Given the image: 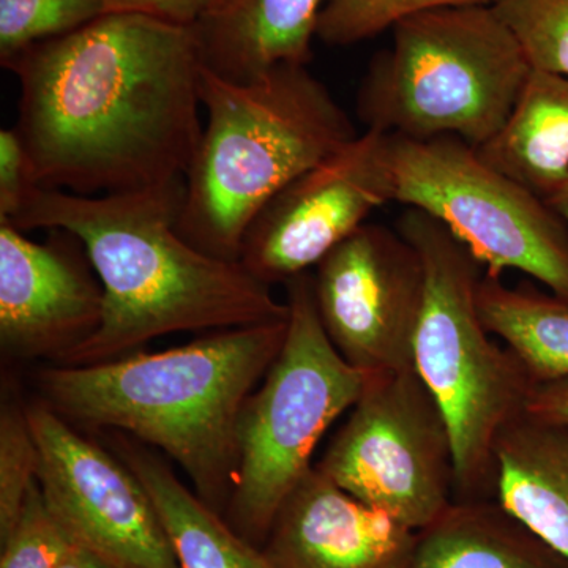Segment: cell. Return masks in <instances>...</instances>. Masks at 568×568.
<instances>
[{"instance_id": "obj_21", "label": "cell", "mask_w": 568, "mask_h": 568, "mask_svg": "<svg viewBox=\"0 0 568 568\" xmlns=\"http://www.w3.org/2000/svg\"><path fill=\"white\" fill-rule=\"evenodd\" d=\"M102 14V0H0V62L78 31Z\"/></svg>"}, {"instance_id": "obj_12", "label": "cell", "mask_w": 568, "mask_h": 568, "mask_svg": "<svg viewBox=\"0 0 568 568\" xmlns=\"http://www.w3.org/2000/svg\"><path fill=\"white\" fill-rule=\"evenodd\" d=\"M390 134L365 130L268 201L245 234L241 263L267 284L306 274L394 201Z\"/></svg>"}, {"instance_id": "obj_14", "label": "cell", "mask_w": 568, "mask_h": 568, "mask_svg": "<svg viewBox=\"0 0 568 568\" xmlns=\"http://www.w3.org/2000/svg\"><path fill=\"white\" fill-rule=\"evenodd\" d=\"M416 540L417 530L313 466L284 500L263 551L275 568H407Z\"/></svg>"}, {"instance_id": "obj_29", "label": "cell", "mask_w": 568, "mask_h": 568, "mask_svg": "<svg viewBox=\"0 0 568 568\" xmlns=\"http://www.w3.org/2000/svg\"><path fill=\"white\" fill-rule=\"evenodd\" d=\"M58 568H119L110 560L102 558V556L93 552L92 549L82 547L80 544H74L70 549L69 555L62 560L61 566Z\"/></svg>"}, {"instance_id": "obj_10", "label": "cell", "mask_w": 568, "mask_h": 568, "mask_svg": "<svg viewBox=\"0 0 568 568\" xmlns=\"http://www.w3.org/2000/svg\"><path fill=\"white\" fill-rule=\"evenodd\" d=\"M313 291L325 334L347 364L368 373L416 368L425 271L398 230L362 224L316 264Z\"/></svg>"}, {"instance_id": "obj_23", "label": "cell", "mask_w": 568, "mask_h": 568, "mask_svg": "<svg viewBox=\"0 0 568 568\" xmlns=\"http://www.w3.org/2000/svg\"><path fill=\"white\" fill-rule=\"evenodd\" d=\"M532 70L568 77V0H493Z\"/></svg>"}, {"instance_id": "obj_2", "label": "cell", "mask_w": 568, "mask_h": 568, "mask_svg": "<svg viewBox=\"0 0 568 568\" xmlns=\"http://www.w3.org/2000/svg\"><path fill=\"white\" fill-rule=\"evenodd\" d=\"M185 181L142 192L80 196L37 186L11 226L80 237L103 284L102 327L59 364L84 366L136 353L159 336L280 323L287 302L241 261L201 252L178 230Z\"/></svg>"}, {"instance_id": "obj_9", "label": "cell", "mask_w": 568, "mask_h": 568, "mask_svg": "<svg viewBox=\"0 0 568 568\" xmlns=\"http://www.w3.org/2000/svg\"><path fill=\"white\" fill-rule=\"evenodd\" d=\"M315 466L414 530L435 521L455 489L450 428L416 368L372 375Z\"/></svg>"}, {"instance_id": "obj_4", "label": "cell", "mask_w": 568, "mask_h": 568, "mask_svg": "<svg viewBox=\"0 0 568 568\" xmlns=\"http://www.w3.org/2000/svg\"><path fill=\"white\" fill-rule=\"evenodd\" d=\"M201 100L207 122L185 175L178 230L201 252L241 261L245 234L268 201L358 133L327 85L298 63L248 82L203 69Z\"/></svg>"}, {"instance_id": "obj_5", "label": "cell", "mask_w": 568, "mask_h": 568, "mask_svg": "<svg viewBox=\"0 0 568 568\" xmlns=\"http://www.w3.org/2000/svg\"><path fill=\"white\" fill-rule=\"evenodd\" d=\"M398 233L425 271L414 365L450 428L455 489L462 499L495 491L497 436L525 414L534 383L517 355L500 347L478 310L481 264L444 224L409 207Z\"/></svg>"}, {"instance_id": "obj_3", "label": "cell", "mask_w": 568, "mask_h": 568, "mask_svg": "<svg viewBox=\"0 0 568 568\" xmlns=\"http://www.w3.org/2000/svg\"><path fill=\"white\" fill-rule=\"evenodd\" d=\"M287 320L102 364H51L37 372L39 399L71 425L125 433L162 450L224 517L241 462L242 410L278 357Z\"/></svg>"}, {"instance_id": "obj_13", "label": "cell", "mask_w": 568, "mask_h": 568, "mask_svg": "<svg viewBox=\"0 0 568 568\" xmlns=\"http://www.w3.org/2000/svg\"><path fill=\"white\" fill-rule=\"evenodd\" d=\"M103 284L73 233L31 241L0 223V347L17 361L59 364L102 327Z\"/></svg>"}, {"instance_id": "obj_25", "label": "cell", "mask_w": 568, "mask_h": 568, "mask_svg": "<svg viewBox=\"0 0 568 568\" xmlns=\"http://www.w3.org/2000/svg\"><path fill=\"white\" fill-rule=\"evenodd\" d=\"M0 541V568H58L77 544L52 514L39 481L29 491L17 525Z\"/></svg>"}, {"instance_id": "obj_31", "label": "cell", "mask_w": 568, "mask_h": 568, "mask_svg": "<svg viewBox=\"0 0 568 568\" xmlns=\"http://www.w3.org/2000/svg\"><path fill=\"white\" fill-rule=\"evenodd\" d=\"M213 2H215V0H213Z\"/></svg>"}, {"instance_id": "obj_28", "label": "cell", "mask_w": 568, "mask_h": 568, "mask_svg": "<svg viewBox=\"0 0 568 568\" xmlns=\"http://www.w3.org/2000/svg\"><path fill=\"white\" fill-rule=\"evenodd\" d=\"M525 413L549 424L568 425V376L536 384Z\"/></svg>"}, {"instance_id": "obj_15", "label": "cell", "mask_w": 568, "mask_h": 568, "mask_svg": "<svg viewBox=\"0 0 568 568\" xmlns=\"http://www.w3.org/2000/svg\"><path fill=\"white\" fill-rule=\"evenodd\" d=\"M327 0H215L193 26L204 69L256 80L280 63L308 65Z\"/></svg>"}, {"instance_id": "obj_16", "label": "cell", "mask_w": 568, "mask_h": 568, "mask_svg": "<svg viewBox=\"0 0 568 568\" xmlns=\"http://www.w3.org/2000/svg\"><path fill=\"white\" fill-rule=\"evenodd\" d=\"M497 500L568 560V425L521 414L495 446Z\"/></svg>"}, {"instance_id": "obj_11", "label": "cell", "mask_w": 568, "mask_h": 568, "mask_svg": "<svg viewBox=\"0 0 568 568\" xmlns=\"http://www.w3.org/2000/svg\"><path fill=\"white\" fill-rule=\"evenodd\" d=\"M28 417L41 493L77 544L119 568H181L152 497L121 459L40 399Z\"/></svg>"}, {"instance_id": "obj_19", "label": "cell", "mask_w": 568, "mask_h": 568, "mask_svg": "<svg viewBox=\"0 0 568 568\" xmlns=\"http://www.w3.org/2000/svg\"><path fill=\"white\" fill-rule=\"evenodd\" d=\"M477 151L548 203L568 181V77L530 71L506 125Z\"/></svg>"}, {"instance_id": "obj_17", "label": "cell", "mask_w": 568, "mask_h": 568, "mask_svg": "<svg viewBox=\"0 0 568 568\" xmlns=\"http://www.w3.org/2000/svg\"><path fill=\"white\" fill-rule=\"evenodd\" d=\"M111 452L141 481L159 511L181 568H275L175 476L162 457L121 432L106 435Z\"/></svg>"}, {"instance_id": "obj_20", "label": "cell", "mask_w": 568, "mask_h": 568, "mask_svg": "<svg viewBox=\"0 0 568 568\" xmlns=\"http://www.w3.org/2000/svg\"><path fill=\"white\" fill-rule=\"evenodd\" d=\"M477 301L485 327L517 355L534 386L568 376L566 298L526 282L507 286L500 276L485 274Z\"/></svg>"}, {"instance_id": "obj_18", "label": "cell", "mask_w": 568, "mask_h": 568, "mask_svg": "<svg viewBox=\"0 0 568 568\" xmlns=\"http://www.w3.org/2000/svg\"><path fill=\"white\" fill-rule=\"evenodd\" d=\"M407 568H568L499 500L462 499L424 529Z\"/></svg>"}, {"instance_id": "obj_24", "label": "cell", "mask_w": 568, "mask_h": 568, "mask_svg": "<svg viewBox=\"0 0 568 568\" xmlns=\"http://www.w3.org/2000/svg\"><path fill=\"white\" fill-rule=\"evenodd\" d=\"M491 3L493 0H327L317 21L316 37L334 47H347L394 29L414 14Z\"/></svg>"}, {"instance_id": "obj_8", "label": "cell", "mask_w": 568, "mask_h": 568, "mask_svg": "<svg viewBox=\"0 0 568 568\" xmlns=\"http://www.w3.org/2000/svg\"><path fill=\"white\" fill-rule=\"evenodd\" d=\"M394 201L428 213L487 274L523 272L568 301V224L457 136L388 140Z\"/></svg>"}, {"instance_id": "obj_6", "label": "cell", "mask_w": 568, "mask_h": 568, "mask_svg": "<svg viewBox=\"0 0 568 568\" xmlns=\"http://www.w3.org/2000/svg\"><path fill=\"white\" fill-rule=\"evenodd\" d=\"M530 71L491 6L425 11L399 21L390 50L373 58L357 114L365 130L480 148L506 125Z\"/></svg>"}, {"instance_id": "obj_1", "label": "cell", "mask_w": 568, "mask_h": 568, "mask_svg": "<svg viewBox=\"0 0 568 568\" xmlns=\"http://www.w3.org/2000/svg\"><path fill=\"white\" fill-rule=\"evenodd\" d=\"M2 65L37 185L104 196L185 181L204 129L193 28L104 13Z\"/></svg>"}, {"instance_id": "obj_26", "label": "cell", "mask_w": 568, "mask_h": 568, "mask_svg": "<svg viewBox=\"0 0 568 568\" xmlns=\"http://www.w3.org/2000/svg\"><path fill=\"white\" fill-rule=\"evenodd\" d=\"M37 186L20 134L14 126L0 130V223H10Z\"/></svg>"}, {"instance_id": "obj_27", "label": "cell", "mask_w": 568, "mask_h": 568, "mask_svg": "<svg viewBox=\"0 0 568 568\" xmlns=\"http://www.w3.org/2000/svg\"><path fill=\"white\" fill-rule=\"evenodd\" d=\"M104 13H130L193 28L213 0H102Z\"/></svg>"}, {"instance_id": "obj_30", "label": "cell", "mask_w": 568, "mask_h": 568, "mask_svg": "<svg viewBox=\"0 0 568 568\" xmlns=\"http://www.w3.org/2000/svg\"><path fill=\"white\" fill-rule=\"evenodd\" d=\"M548 204L566 220L568 224V181L560 186L559 192L548 200Z\"/></svg>"}, {"instance_id": "obj_7", "label": "cell", "mask_w": 568, "mask_h": 568, "mask_svg": "<svg viewBox=\"0 0 568 568\" xmlns=\"http://www.w3.org/2000/svg\"><path fill=\"white\" fill-rule=\"evenodd\" d=\"M286 284L287 334L239 424L237 480L224 519L263 548L284 500L312 470V458L336 418L353 409L375 373L347 364L317 315L313 276Z\"/></svg>"}, {"instance_id": "obj_22", "label": "cell", "mask_w": 568, "mask_h": 568, "mask_svg": "<svg viewBox=\"0 0 568 568\" xmlns=\"http://www.w3.org/2000/svg\"><path fill=\"white\" fill-rule=\"evenodd\" d=\"M39 481V447L28 405L3 394L0 406V540L17 525L26 499Z\"/></svg>"}]
</instances>
